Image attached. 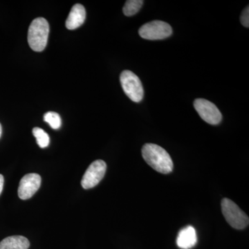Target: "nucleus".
Segmentation results:
<instances>
[{"label":"nucleus","instance_id":"obj_7","mask_svg":"<svg viewBox=\"0 0 249 249\" xmlns=\"http://www.w3.org/2000/svg\"><path fill=\"white\" fill-rule=\"evenodd\" d=\"M194 107L201 119L211 124H217L222 121V115L217 106L204 98L194 101Z\"/></svg>","mask_w":249,"mask_h":249},{"label":"nucleus","instance_id":"obj_5","mask_svg":"<svg viewBox=\"0 0 249 249\" xmlns=\"http://www.w3.org/2000/svg\"><path fill=\"white\" fill-rule=\"evenodd\" d=\"M139 36L145 40H163L173 34V29L168 23L154 20L143 24L139 29Z\"/></svg>","mask_w":249,"mask_h":249},{"label":"nucleus","instance_id":"obj_9","mask_svg":"<svg viewBox=\"0 0 249 249\" xmlns=\"http://www.w3.org/2000/svg\"><path fill=\"white\" fill-rule=\"evenodd\" d=\"M85 19H86V11L84 6L80 4H76L71 8L65 25L69 30H74L83 25Z\"/></svg>","mask_w":249,"mask_h":249},{"label":"nucleus","instance_id":"obj_6","mask_svg":"<svg viewBox=\"0 0 249 249\" xmlns=\"http://www.w3.org/2000/svg\"><path fill=\"white\" fill-rule=\"evenodd\" d=\"M107 170V164L103 160H96L88 167L83 178L81 185L85 189H89L97 186L104 178Z\"/></svg>","mask_w":249,"mask_h":249},{"label":"nucleus","instance_id":"obj_14","mask_svg":"<svg viewBox=\"0 0 249 249\" xmlns=\"http://www.w3.org/2000/svg\"><path fill=\"white\" fill-rule=\"evenodd\" d=\"M44 121L53 129H58L61 127V118L58 113L53 112V111L46 113L44 115Z\"/></svg>","mask_w":249,"mask_h":249},{"label":"nucleus","instance_id":"obj_15","mask_svg":"<svg viewBox=\"0 0 249 249\" xmlns=\"http://www.w3.org/2000/svg\"><path fill=\"white\" fill-rule=\"evenodd\" d=\"M240 22L242 23V25L245 27L249 28V6H247V8L245 10H244L243 12H242V15H241L240 17Z\"/></svg>","mask_w":249,"mask_h":249},{"label":"nucleus","instance_id":"obj_3","mask_svg":"<svg viewBox=\"0 0 249 249\" xmlns=\"http://www.w3.org/2000/svg\"><path fill=\"white\" fill-rule=\"evenodd\" d=\"M221 206L223 215L231 227L240 230L248 227L249 216L234 201L227 198H224Z\"/></svg>","mask_w":249,"mask_h":249},{"label":"nucleus","instance_id":"obj_8","mask_svg":"<svg viewBox=\"0 0 249 249\" xmlns=\"http://www.w3.org/2000/svg\"><path fill=\"white\" fill-rule=\"evenodd\" d=\"M41 177L36 173L27 174L23 177L18 188V196L23 200L30 199L38 191Z\"/></svg>","mask_w":249,"mask_h":249},{"label":"nucleus","instance_id":"obj_1","mask_svg":"<svg viewBox=\"0 0 249 249\" xmlns=\"http://www.w3.org/2000/svg\"><path fill=\"white\" fill-rule=\"evenodd\" d=\"M142 152L144 160L156 171L165 175L173 171V160L163 147L154 143H146L142 146Z\"/></svg>","mask_w":249,"mask_h":249},{"label":"nucleus","instance_id":"obj_12","mask_svg":"<svg viewBox=\"0 0 249 249\" xmlns=\"http://www.w3.org/2000/svg\"><path fill=\"white\" fill-rule=\"evenodd\" d=\"M143 1L142 0H128L126 1L123 11L124 16H133L142 9Z\"/></svg>","mask_w":249,"mask_h":249},{"label":"nucleus","instance_id":"obj_11","mask_svg":"<svg viewBox=\"0 0 249 249\" xmlns=\"http://www.w3.org/2000/svg\"><path fill=\"white\" fill-rule=\"evenodd\" d=\"M30 242L25 237L10 236L0 242V249H28Z\"/></svg>","mask_w":249,"mask_h":249},{"label":"nucleus","instance_id":"obj_4","mask_svg":"<svg viewBox=\"0 0 249 249\" xmlns=\"http://www.w3.org/2000/svg\"><path fill=\"white\" fill-rule=\"evenodd\" d=\"M120 82L123 89L127 97L134 103H139L143 98L144 91L142 81L135 73L129 70L121 73Z\"/></svg>","mask_w":249,"mask_h":249},{"label":"nucleus","instance_id":"obj_17","mask_svg":"<svg viewBox=\"0 0 249 249\" xmlns=\"http://www.w3.org/2000/svg\"><path fill=\"white\" fill-rule=\"evenodd\" d=\"M1 134H2V127H1V124H0V138H1Z\"/></svg>","mask_w":249,"mask_h":249},{"label":"nucleus","instance_id":"obj_2","mask_svg":"<svg viewBox=\"0 0 249 249\" xmlns=\"http://www.w3.org/2000/svg\"><path fill=\"white\" fill-rule=\"evenodd\" d=\"M49 34V24L43 18H36L31 22L28 31V43L36 52L44 51L47 47Z\"/></svg>","mask_w":249,"mask_h":249},{"label":"nucleus","instance_id":"obj_16","mask_svg":"<svg viewBox=\"0 0 249 249\" xmlns=\"http://www.w3.org/2000/svg\"><path fill=\"white\" fill-rule=\"evenodd\" d=\"M4 178L2 175H0V195L2 192L3 187H4Z\"/></svg>","mask_w":249,"mask_h":249},{"label":"nucleus","instance_id":"obj_10","mask_svg":"<svg viewBox=\"0 0 249 249\" xmlns=\"http://www.w3.org/2000/svg\"><path fill=\"white\" fill-rule=\"evenodd\" d=\"M197 242L196 229L192 226L183 228L178 232L177 245L182 249H190L194 247Z\"/></svg>","mask_w":249,"mask_h":249},{"label":"nucleus","instance_id":"obj_13","mask_svg":"<svg viewBox=\"0 0 249 249\" xmlns=\"http://www.w3.org/2000/svg\"><path fill=\"white\" fill-rule=\"evenodd\" d=\"M33 134L36 137L37 145L39 146L42 148H45L48 146L49 142H50V139H49L48 134L45 132L43 129L40 127H35L33 129Z\"/></svg>","mask_w":249,"mask_h":249}]
</instances>
